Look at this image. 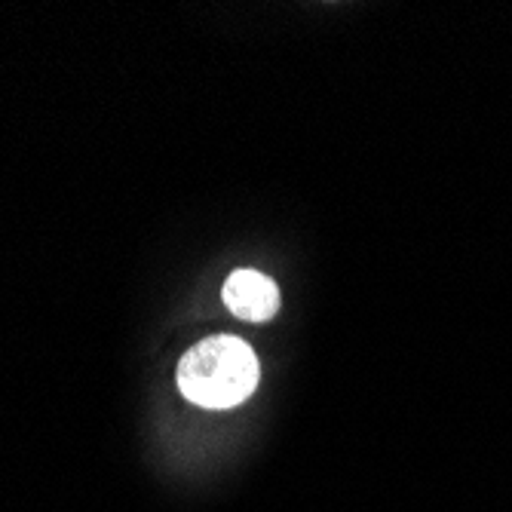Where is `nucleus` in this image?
I'll return each mask as SVG.
<instances>
[{
    "label": "nucleus",
    "instance_id": "2",
    "mask_svg": "<svg viewBox=\"0 0 512 512\" xmlns=\"http://www.w3.org/2000/svg\"><path fill=\"white\" fill-rule=\"evenodd\" d=\"M221 295L230 313L249 322H267L279 310L276 283L258 270H234L227 276Z\"/></svg>",
    "mask_w": 512,
    "mask_h": 512
},
{
    "label": "nucleus",
    "instance_id": "1",
    "mask_svg": "<svg viewBox=\"0 0 512 512\" xmlns=\"http://www.w3.org/2000/svg\"><path fill=\"white\" fill-rule=\"evenodd\" d=\"M178 387L184 399L203 408H234L258 387V359L240 338H206L184 353L178 365Z\"/></svg>",
    "mask_w": 512,
    "mask_h": 512
}]
</instances>
